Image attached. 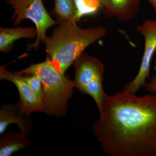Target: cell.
I'll list each match as a JSON object with an SVG mask.
<instances>
[{"mask_svg": "<svg viewBox=\"0 0 156 156\" xmlns=\"http://www.w3.org/2000/svg\"><path fill=\"white\" fill-rule=\"evenodd\" d=\"M151 5L156 13V0H146Z\"/></svg>", "mask_w": 156, "mask_h": 156, "instance_id": "cell-16", "label": "cell"}, {"mask_svg": "<svg viewBox=\"0 0 156 156\" xmlns=\"http://www.w3.org/2000/svg\"><path fill=\"white\" fill-rule=\"evenodd\" d=\"M18 72L21 75H37L41 78L45 113L58 117L66 114L68 102L73 93L74 83L69 77L56 70L48 54L44 61L31 64Z\"/></svg>", "mask_w": 156, "mask_h": 156, "instance_id": "cell-3", "label": "cell"}, {"mask_svg": "<svg viewBox=\"0 0 156 156\" xmlns=\"http://www.w3.org/2000/svg\"><path fill=\"white\" fill-rule=\"evenodd\" d=\"M136 30L144 38V51L137 75L123 89L135 94L141 87H144L149 76L151 63L156 51V20H147L137 26Z\"/></svg>", "mask_w": 156, "mask_h": 156, "instance_id": "cell-6", "label": "cell"}, {"mask_svg": "<svg viewBox=\"0 0 156 156\" xmlns=\"http://www.w3.org/2000/svg\"><path fill=\"white\" fill-rule=\"evenodd\" d=\"M92 128L109 156H156V93L106 95Z\"/></svg>", "mask_w": 156, "mask_h": 156, "instance_id": "cell-1", "label": "cell"}, {"mask_svg": "<svg viewBox=\"0 0 156 156\" xmlns=\"http://www.w3.org/2000/svg\"><path fill=\"white\" fill-rule=\"evenodd\" d=\"M27 134L21 131L2 134L0 139V156L11 155L29 145Z\"/></svg>", "mask_w": 156, "mask_h": 156, "instance_id": "cell-11", "label": "cell"}, {"mask_svg": "<svg viewBox=\"0 0 156 156\" xmlns=\"http://www.w3.org/2000/svg\"><path fill=\"white\" fill-rule=\"evenodd\" d=\"M0 79L12 82L17 87L20 99L18 105L25 114L30 115L33 112H44L43 102L35 95L18 72H12L6 69V66L0 68Z\"/></svg>", "mask_w": 156, "mask_h": 156, "instance_id": "cell-7", "label": "cell"}, {"mask_svg": "<svg viewBox=\"0 0 156 156\" xmlns=\"http://www.w3.org/2000/svg\"><path fill=\"white\" fill-rule=\"evenodd\" d=\"M99 10L106 17L127 22L139 14L140 0H98Z\"/></svg>", "mask_w": 156, "mask_h": 156, "instance_id": "cell-8", "label": "cell"}, {"mask_svg": "<svg viewBox=\"0 0 156 156\" xmlns=\"http://www.w3.org/2000/svg\"><path fill=\"white\" fill-rule=\"evenodd\" d=\"M146 90L150 93L156 94V75L152 78L148 83H146L145 86Z\"/></svg>", "mask_w": 156, "mask_h": 156, "instance_id": "cell-15", "label": "cell"}, {"mask_svg": "<svg viewBox=\"0 0 156 156\" xmlns=\"http://www.w3.org/2000/svg\"><path fill=\"white\" fill-rule=\"evenodd\" d=\"M78 11V20L86 15L94 14L99 10L91 5V0H75Z\"/></svg>", "mask_w": 156, "mask_h": 156, "instance_id": "cell-14", "label": "cell"}, {"mask_svg": "<svg viewBox=\"0 0 156 156\" xmlns=\"http://www.w3.org/2000/svg\"><path fill=\"white\" fill-rule=\"evenodd\" d=\"M107 33L102 26L84 29L76 20L59 23L44 42L47 54L52 65L59 73L66 72L89 45L102 38Z\"/></svg>", "mask_w": 156, "mask_h": 156, "instance_id": "cell-2", "label": "cell"}, {"mask_svg": "<svg viewBox=\"0 0 156 156\" xmlns=\"http://www.w3.org/2000/svg\"><path fill=\"white\" fill-rule=\"evenodd\" d=\"M153 69L156 73V61L155 62L154 65Z\"/></svg>", "mask_w": 156, "mask_h": 156, "instance_id": "cell-17", "label": "cell"}, {"mask_svg": "<svg viewBox=\"0 0 156 156\" xmlns=\"http://www.w3.org/2000/svg\"><path fill=\"white\" fill-rule=\"evenodd\" d=\"M75 87L80 92L92 96L99 113L103 109L107 94L103 88L104 66L98 58L83 52L73 63Z\"/></svg>", "mask_w": 156, "mask_h": 156, "instance_id": "cell-4", "label": "cell"}, {"mask_svg": "<svg viewBox=\"0 0 156 156\" xmlns=\"http://www.w3.org/2000/svg\"><path fill=\"white\" fill-rule=\"evenodd\" d=\"M18 125L20 131L28 134L32 128L29 115L20 110L18 104H5L0 110V134H3L11 124Z\"/></svg>", "mask_w": 156, "mask_h": 156, "instance_id": "cell-9", "label": "cell"}, {"mask_svg": "<svg viewBox=\"0 0 156 156\" xmlns=\"http://www.w3.org/2000/svg\"><path fill=\"white\" fill-rule=\"evenodd\" d=\"M14 9L12 20L17 25L23 20H30L34 23L37 31V38L34 43L28 45L27 50H36L41 43L47 38L48 28L59 23L54 20L45 9L43 0H6Z\"/></svg>", "mask_w": 156, "mask_h": 156, "instance_id": "cell-5", "label": "cell"}, {"mask_svg": "<svg viewBox=\"0 0 156 156\" xmlns=\"http://www.w3.org/2000/svg\"><path fill=\"white\" fill-rule=\"evenodd\" d=\"M54 14L59 23L70 20L78 21V11L75 0H54Z\"/></svg>", "mask_w": 156, "mask_h": 156, "instance_id": "cell-12", "label": "cell"}, {"mask_svg": "<svg viewBox=\"0 0 156 156\" xmlns=\"http://www.w3.org/2000/svg\"><path fill=\"white\" fill-rule=\"evenodd\" d=\"M36 28L18 27L0 28V50L3 53L9 52L15 41L21 38L34 39L37 36Z\"/></svg>", "mask_w": 156, "mask_h": 156, "instance_id": "cell-10", "label": "cell"}, {"mask_svg": "<svg viewBox=\"0 0 156 156\" xmlns=\"http://www.w3.org/2000/svg\"><path fill=\"white\" fill-rule=\"evenodd\" d=\"M22 76L31 90L43 103V85L41 78L35 74L22 75Z\"/></svg>", "mask_w": 156, "mask_h": 156, "instance_id": "cell-13", "label": "cell"}]
</instances>
